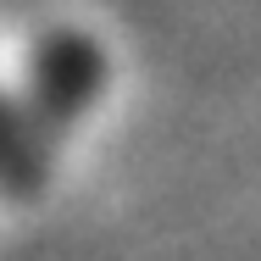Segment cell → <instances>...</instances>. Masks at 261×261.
<instances>
[{"label":"cell","mask_w":261,"mask_h":261,"mask_svg":"<svg viewBox=\"0 0 261 261\" xmlns=\"http://www.w3.org/2000/svg\"><path fill=\"white\" fill-rule=\"evenodd\" d=\"M100 89H106V50L78 28H50L28 56V78H22L17 106L34 122V134L56 150L89 117Z\"/></svg>","instance_id":"1"},{"label":"cell","mask_w":261,"mask_h":261,"mask_svg":"<svg viewBox=\"0 0 261 261\" xmlns=\"http://www.w3.org/2000/svg\"><path fill=\"white\" fill-rule=\"evenodd\" d=\"M50 145L34 134V122L22 117V106L0 95V195L11 200H28L45 189L50 178Z\"/></svg>","instance_id":"2"}]
</instances>
